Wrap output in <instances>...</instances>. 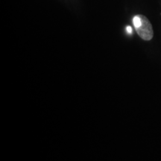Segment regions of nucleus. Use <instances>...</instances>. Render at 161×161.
Masks as SVG:
<instances>
[{
    "mask_svg": "<svg viewBox=\"0 0 161 161\" xmlns=\"http://www.w3.org/2000/svg\"><path fill=\"white\" fill-rule=\"evenodd\" d=\"M133 24L136 33L144 40H151L154 35L153 28L148 18L144 15L138 14L133 18Z\"/></svg>",
    "mask_w": 161,
    "mask_h": 161,
    "instance_id": "f257e3e1",
    "label": "nucleus"
},
{
    "mask_svg": "<svg viewBox=\"0 0 161 161\" xmlns=\"http://www.w3.org/2000/svg\"><path fill=\"white\" fill-rule=\"evenodd\" d=\"M126 30H127V32H128V34H132V28L130 27V26H127L126 28Z\"/></svg>",
    "mask_w": 161,
    "mask_h": 161,
    "instance_id": "f03ea898",
    "label": "nucleus"
}]
</instances>
